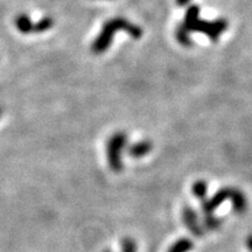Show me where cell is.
Instances as JSON below:
<instances>
[{
	"instance_id": "obj_9",
	"label": "cell",
	"mask_w": 252,
	"mask_h": 252,
	"mask_svg": "<svg viewBox=\"0 0 252 252\" xmlns=\"http://www.w3.org/2000/svg\"><path fill=\"white\" fill-rule=\"evenodd\" d=\"M110 252V251H104ZM122 252H137V244L132 238H124L122 242Z\"/></svg>"
},
{
	"instance_id": "obj_5",
	"label": "cell",
	"mask_w": 252,
	"mask_h": 252,
	"mask_svg": "<svg viewBox=\"0 0 252 252\" xmlns=\"http://www.w3.org/2000/svg\"><path fill=\"white\" fill-rule=\"evenodd\" d=\"M182 220H184V224L186 225V228H187L194 236H197V237L203 236L204 228L200 223L197 213L195 212L193 208L189 206H186L184 208V210H182Z\"/></svg>"
},
{
	"instance_id": "obj_7",
	"label": "cell",
	"mask_w": 252,
	"mask_h": 252,
	"mask_svg": "<svg viewBox=\"0 0 252 252\" xmlns=\"http://www.w3.org/2000/svg\"><path fill=\"white\" fill-rule=\"evenodd\" d=\"M194 249V243L188 238H181L176 241L167 252H189Z\"/></svg>"
},
{
	"instance_id": "obj_1",
	"label": "cell",
	"mask_w": 252,
	"mask_h": 252,
	"mask_svg": "<svg viewBox=\"0 0 252 252\" xmlns=\"http://www.w3.org/2000/svg\"><path fill=\"white\" fill-rule=\"evenodd\" d=\"M228 23L224 19H219L216 21H202L200 19V8L198 6H191L186 13L185 21L176 30V39L184 46H190L191 32H201L207 34L213 41H217L220 34L226 31Z\"/></svg>"
},
{
	"instance_id": "obj_4",
	"label": "cell",
	"mask_w": 252,
	"mask_h": 252,
	"mask_svg": "<svg viewBox=\"0 0 252 252\" xmlns=\"http://www.w3.org/2000/svg\"><path fill=\"white\" fill-rule=\"evenodd\" d=\"M126 141H127V137H126L125 133L123 132H117L116 134H113L111 138H110L108 143V151H106V154H108V161L110 168L112 169L113 172H121L123 169V159L122 154L123 150L126 146Z\"/></svg>"
},
{
	"instance_id": "obj_2",
	"label": "cell",
	"mask_w": 252,
	"mask_h": 252,
	"mask_svg": "<svg viewBox=\"0 0 252 252\" xmlns=\"http://www.w3.org/2000/svg\"><path fill=\"white\" fill-rule=\"evenodd\" d=\"M230 201L232 203V209L235 213L243 214L248 209V200L244 193L237 188L224 187L220 189L216 194H214L210 198L204 197L201 200V209L203 213V219L214 216V213L224 201Z\"/></svg>"
},
{
	"instance_id": "obj_8",
	"label": "cell",
	"mask_w": 252,
	"mask_h": 252,
	"mask_svg": "<svg viewBox=\"0 0 252 252\" xmlns=\"http://www.w3.org/2000/svg\"><path fill=\"white\" fill-rule=\"evenodd\" d=\"M191 191H193L194 196L197 197L198 200H202V198L207 197V191H208V185L206 181L198 180L195 182L191 187Z\"/></svg>"
},
{
	"instance_id": "obj_10",
	"label": "cell",
	"mask_w": 252,
	"mask_h": 252,
	"mask_svg": "<svg viewBox=\"0 0 252 252\" xmlns=\"http://www.w3.org/2000/svg\"><path fill=\"white\" fill-rule=\"evenodd\" d=\"M247 247H248L249 250L252 252V235L249 236L248 239H247Z\"/></svg>"
},
{
	"instance_id": "obj_11",
	"label": "cell",
	"mask_w": 252,
	"mask_h": 252,
	"mask_svg": "<svg viewBox=\"0 0 252 252\" xmlns=\"http://www.w3.org/2000/svg\"><path fill=\"white\" fill-rule=\"evenodd\" d=\"M189 1H190V0H176V4L180 6H186L189 4Z\"/></svg>"
},
{
	"instance_id": "obj_6",
	"label": "cell",
	"mask_w": 252,
	"mask_h": 252,
	"mask_svg": "<svg viewBox=\"0 0 252 252\" xmlns=\"http://www.w3.org/2000/svg\"><path fill=\"white\" fill-rule=\"evenodd\" d=\"M151 150H152V144L150 141H140V143H137L133 146H131L128 153L133 158H141L150 153Z\"/></svg>"
},
{
	"instance_id": "obj_3",
	"label": "cell",
	"mask_w": 252,
	"mask_h": 252,
	"mask_svg": "<svg viewBox=\"0 0 252 252\" xmlns=\"http://www.w3.org/2000/svg\"><path fill=\"white\" fill-rule=\"evenodd\" d=\"M125 31L126 33L131 34L134 39H139L143 35V31L140 27L135 26L131 21L126 20L125 18H115L109 20L104 25L102 33L99 34L96 41L93 43V52L96 54L105 52L109 48L110 43L112 41V36L115 35L116 32Z\"/></svg>"
}]
</instances>
